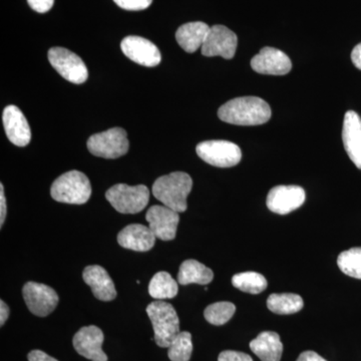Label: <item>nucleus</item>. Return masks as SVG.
Returning <instances> with one entry per match:
<instances>
[{
	"label": "nucleus",
	"instance_id": "1",
	"mask_svg": "<svg viewBox=\"0 0 361 361\" xmlns=\"http://www.w3.org/2000/svg\"><path fill=\"white\" fill-rule=\"evenodd\" d=\"M223 122L237 126H259L271 118L269 104L257 97H241L223 104L218 111Z\"/></svg>",
	"mask_w": 361,
	"mask_h": 361
},
{
	"label": "nucleus",
	"instance_id": "2",
	"mask_svg": "<svg viewBox=\"0 0 361 361\" xmlns=\"http://www.w3.org/2000/svg\"><path fill=\"white\" fill-rule=\"evenodd\" d=\"M193 180L184 172H174L161 176L153 185V194L161 202L178 213L187 210V197L191 193Z\"/></svg>",
	"mask_w": 361,
	"mask_h": 361
},
{
	"label": "nucleus",
	"instance_id": "3",
	"mask_svg": "<svg viewBox=\"0 0 361 361\" xmlns=\"http://www.w3.org/2000/svg\"><path fill=\"white\" fill-rule=\"evenodd\" d=\"M51 195L56 202L82 205L90 200L92 186L84 173L70 171L52 183Z\"/></svg>",
	"mask_w": 361,
	"mask_h": 361
},
{
	"label": "nucleus",
	"instance_id": "4",
	"mask_svg": "<svg viewBox=\"0 0 361 361\" xmlns=\"http://www.w3.org/2000/svg\"><path fill=\"white\" fill-rule=\"evenodd\" d=\"M147 313L152 324L157 345L169 348L180 334V320L175 308L170 303L159 300L149 304Z\"/></svg>",
	"mask_w": 361,
	"mask_h": 361
},
{
	"label": "nucleus",
	"instance_id": "5",
	"mask_svg": "<svg viewBox=\"0 0 361 361\" xmlns=\"http://www.w3.org/2000/svg\"><path fill=\"white\" fill-rule=\"evenodd\" d=\"M106 198L118 212L137 214L148 205L149 192L145 185L116 184L106 191Z\"/></svg>",
	"mask_w": 361,
	"mask_h": 361
},
{
	"label": "nucleus",
	"instance_id": "6",
	"mask_svg": "<svg viewBox=\"0 0 361 361\" xmlns=\"http://www.w3.org/2000/svg\"><path fill=\"white\" fill-rule=\"evenodd\" d=\"M129 147L127 132L122 128H113L106 132L92 135L87 140L90 153L99 158H120L128 153Z\"/></svg>",
	"mask_w": 361,
	"mask_h": 361
},
{
	"label": "nucleus",
	"instance_id": "7",
	"mask_svg": "<svg viewBox=\"0 0 361 361\" xmlns=\"http://www.w3.org/2000/svg\"><path fill=\"white\" fill-rule=\"evenodd\" d=\"M196 152L202 160L218 168L234 167L242 159L241 149L236 144L222 140L202 142Z\"/></svg>",
	"mask_w": 361,
	"mask_h": 361
},
{
	"label": "nucleus",
	"instance_id": "8",
	"mask_svg": "<svg viewBox=\"0 0 361 361\" xmlns=\"http://www.w3.org/2000/svg\"><path fill=\"white\" fill-rule=\"evenodd\" d=\"M47 56L52 68L68 82L80 85L87 80L89 71L78 54L65 47H52Z\"/></svg>",
	"mask_w": 361,
	"mask_h": 361
},
{
	"label": "nucleus",
	"instance_id": "9",
	"mask_svg": "<svg viewBox=\"0 0 361 361\" xmlns=\"http://www.w3.org/2000/svg\"><path fill=\"white\" fill-rule=\"evenodd\" d=\"M23 298L30 312L40 317L51 314L59 304V295L47 285L27 282L23 286Z\"/></svg>",
	"mask_w": 361,
	"mask_h": 361
},
{
	"label": "nucleus",
	"instance_id": "10",
	"mask_svg": "<svg viewBox=\"0 0 361 361\" xmlns=\"http://www.w3.org/2000/svg\"><path fill=\"white\" fill-rule=\"evenodd\" d=\"M238 39L237 35L224 25H214L202 47V54L208 58L221 56L225 59L234 58Z\"/></svg>",
	"mask_w": 361,
	"mask_h": 361
},
{
	"label": "nucleus",
	"instance_id": "11",
	"mask_svg": "<svg viewBox=\"0 0 361 361\" xmlns=\"http://www.w3.org/2000/svg\"><path fill=\"white\" fill-rule=\"evenodd\" d=\"M305 198V191L301 187L277 186L270 190L266 204L271 212L287 215L302 206Z\"/></svg>",
	"mask_w": 361,
	"mask_h": 361
},
{
	"label": "nucleus",
	"instance_id": "12",
	"mask_svg": "<svg viewBox=\"0 0 361 361\" xmlns=\"http://www.w3.org/2000/svg\"><path fill=\"white\" fill-rule=\"evenodd\" d=\"M121 49L127 58L137 65L153 68L161 61V52L157 45L144 37L135 35L125 37L121 44Z\"/></svg>",
	"mask_w": 361,
	"mask_h": 361
},
{
	"label": "nucleus",
	"instance_id": "13",
	"mask_svg": "<svg viewBox=\"0 0 361 361\" xmlns=\"http://www.w3.org/2000/svg\"><path fill=\"white\" fill-rule=\"evenodd\" d=\"M146 219L157 238L163 241L175 239L180 222L179 213L167 206H152L147 212Z\"/></svg>",
	"mask_w": 361,
	"mask_h": 361
},
{
	"label": "nucleus",
	"instance_id": "14",
	"mask_svg": "<svg viewBox=\"0 0 361 361\" xmlns=\"http://www.w3.org/2000/svg\"><path fill=\"white\" fill-rule=\"evenodd\" d=\"M254 71L262 75H284L292 68L290 59L274 47H263L251 61Z\"/></svg>",
	"mask_w": 361,
	"mask_h": 361
},
{
	"label": "nucleus",
	"instance_id": "15",
	"mask_svg": "<svg viewBox=\"0 0 361 361\" xmlns=\"http://www.w3.org/2000/svg\"><path fill=\"white\" fill-rule=\"evenodd\" d=\"M73 342L78 355L92 361H108V356L102 349L104 334L99 327L94 325L82 327L75 334Z\"/></svg>",
	"mask_w": 361,
	"mask_h": 361
},
{
	"label": "nucleus",
	"instance_id": "16",
	"mask_svg": "<svg viewBox=\"0 0 361 361\" xmlns=\"http://www.w3.org/2000/svg\"><path fill=\"white\" fill-rule=\"evenodd\" d=\"M4 130L9 141L18 147L27 146L32 140V132L23 111L16 106H7L4 111Z\"/></svg>",
	"mask_w": 361,
	"mask_h": 361
},
{
	"label": "nucleus",
	"instance_id": "17",
	"mask_svg": "<svg viewBox=\"0 0 361 361\" xmlns=\"http://www.w3.org/2000/svg\"><path fill=\"white\" fill-rule=\"evenodd\" d=\"M342 140L349 159L361 170V118L355 111H348L344 116Z\"/></svg>",
	"mask_w": 361,
	"mask_h": 361
},
{
	"label": "nucleus",
	"instance_id": "18",
	"mask_svg": "<svg viewBox=\"0 0 361 361\" xmlns=\"http://www.w3.org/2000/svg\"><path fill=\"white\" fill-rule=\"evenodd\" d=\"M157 237L149 227L141 224H130L118 233V242L130 250L146 252L155 245Z\"/></svg>",
	"mask_w": 361,
	"mask_h": 361
},
{
	"label": "nucleus",
	"instance_id": "19",
	"mask_svg": "<svg viewBox=\"0 0 361 361\" xmlns=\"http://www.w3.org/2000/svg\"><path fill=\"white\" fill-rule=\"evenodd\" d=\"M82 278L99 300L111 301L116 298L115 284L104 268L99 265L87 266L82 273Z\"/></svg>",
	"mask_w": 361,
	"mask_h": 361
},
{
	"label": "nucleus",
	"instance_id": "20",
	"mask_svg": "<svg viewBox=\"0 0 361 361\" xmlns=\"http://www.w3.org/2000/svg\"><path fill=\"white\" fill-rule=\"evenodd\" d=\"M210 30V26L202 21L185 23L178 28L176 39L185 51L193 54L202 49Z\"/></svg>",
	"mask_w": 361,
	"mask_h": 361
},
{
	"label": "nucleus",
	"instance_id": "21",
	"mask_svg": "<svg viewBox=\"0 0 361 361\" xmlns=\"http://www.w3.org/2000/svg\"><path fill=\"white\" fill-rule=\"evenodd\" d=\"M250 349L262 361H280L283 344L276 332L264 331L250 342Z\"/></svg>",
	"mask_w": 361,
	"mask_h": 361
},
{
	"label": "nucleus",
	"instance_id": "22",
	"mask_svg": "<svg viewBox=\"0 0 361 361\" xmlns=\"http://www.w3.org/2000/svg\"><path fill=\"white\" fill-rule=\"evenodd\" d=\"M214 278L213 271L194 259L184 261L180 265L178 282L182 285L210 283Z\"/></svg>",
	"mask_w": 361,
	"mask_h": 361
},
{
	"label": "nucleus",
	"instance_id": "23",
	"mask_svg": "<svg viewBox=\"0 0 361 361\" xmlns=\"http://www.w3.org/2000/svg\"><path fill=\"white\" fill-rule=\"evenodd\" d=\"M302 297L294 293L271 294L267 299L268 310L281 315L293 314L303 308Z\"/></svg>",
	"mask_w": 361,
	"mask_h": 361
},
{
	"label": "nucleus",
	"instance_id": "24",
	"mask_svg": "<svg viewBox=\"0 0 361 361\" xmlns=\"http://www.w3.org/2000/svg\"><path fill=\"white\" fill-rule=\"evenodd\" d=\"M178 291L179 288H178L177 281H175L173 277L165 271L157 273L149 282V295L157 300L174 298L177 296Z\"/></svg>",
	"mask_w": 361,
	"mask_h": 361
},
{
	"label": "nucleus",
	"instance_id": "25",
	"mask_svg": "<svg viewBox=\"0 0 361 361\" xmlns=\"http://www.w3.org/2000/svg\"><path fill=\"white\" fill-rule=\"evenodd\" d=\"M235 288L250 294H259L267 288V280L257 272H242L232 277Z\"/></svg>",
	"mask_w": 361,
	"mask_h": 361
},
{
	"label": "nucleus",
	"instance_id": "26",
	"mask_svg": "<svg viewBox=\"0 0 361 361\" xmlns=\"http://www.w3.org/2000/svg\"><path fill=\"white\" fill-rule=\"evenodd\" d=\"M337 265L348 276L361 279V247H355L339 254Z\"/></svg>",
	"mask_w": 361,
	"mask_h": 361
},
{
	"label": "nucleus",
	"instance_id": "27",
	"mask_svg": "<svg viewBox=\"0 0 361 361\" xmlns=\"http://www.w3.org/2000/svg\"><path fill=\"white\" fill-rule=\"evenodd\" d=\"M168 348V355L171 360L189 361L193 351L191 334L180 331Z\"/></svg>",
	"mask_w": 361,
	"mask_h": 361
},
{
	"label": "nucleus",
	"instance_id": "28",
	"mask_svg": "<svg viewBox=\"0 0 361 361\" xmlns=\"http://www.w3.org/2000/svg\"><path fill=\"white\" fill-rule=\"evenodd\" d=\"M236 311V306L231 302H216L211 304L204 311V316H205L207 322L213 325L225 324L229 322L234 315Z\"/></svg>",
	"mask_w": 361,
	"mask_h": 361
},
{
	"label": "nucleus",
	"instance_id": "29",
	"mask_svg": "<svg viewBox=\"0 0 361 361\" xmlns=\"http://www.w3.org/2000/svg\"><path fill=\"white\" fill-rule=\"evenodd\" d=\"M115 4L126 11H144L151 6L153 0H114Z\"/></svg>",
	"mask_w": 361,
	"mask_h": 361
},
{
	"label": "nucleus",
	"instance_id": "30",
	"mask_svg": "<svg viewBox=\"0 0 361 361\" xmlns=\"http://www.w3.org/2000/svg\"><path fill=\"white\" fill-rule=\"evenodd\" d=\"M218 361H253L250 355L240 351L225 350L220 353Z\"/></svg>",
	"mask_w": 361,
	"mask_h": 361
},
{
	"label": "nucleus",
	"instance_id": "31",
	"mask_svg": "<svg viewBox=\"0 0 361 361\" xmlns=\"http://www.w3.org/2000/svg\"><path fill=\"white\" fill-rule=\"evenodd\" d=\"M28 6L39 13H45L51 11L54 0H27Z\"/></svg>",
	"mask_w": 361,
	"mask_h": 361
},
{
	"label": "nucleus",
	"instance_id": "32",
	"mask_svg": "<svg viewBox=\"0 0 361 361\" xmlns=\"http://www.w3.org/2000/svg\"><path fill=\"white\" fill-rule=\"evenodd\" d=\"M28 361H59L42 350H32L28 353Z\"/></svg>",
	"mask_w": 361,
	"mask_h": 361
},
{
	"label": "nucleus",
	"instance_id": "33",
	"mask_svg": "<svg viewBox=\"0 0 361 361\" xmlns=\"http://www.w3.org/2000/svg\"><path fill=\"white\" fill-rule=\"evenodd\" d=\"M6 217V200L4 196V185H0V227L4 226Z\"/></svg>",
	"mask_w": 361,
	"mask_h": 361
},
{
	"label": "nucleus",
	"instance_id": "34",
	"mask_svg": "<svg viewBox=\"0 0 361 361\" xmlns=\"http://www.w3.org/2000/svg\"><path fill=\"white\" fill-rule=\"evenodd\" d=\"M296 361H326L324 358L322 357L318 353H314V351H304V353H301L299 355V357L297 358Z\"/></svg>",
	"mask_w": 361,
	"mask_h": 361
},
{
	"label": "nucleus",
	"instance_id": "35",
	"mask_svg": "<svg viewBox=\"0 0 361 361\" xmlns=\"http://www.w3.org/2000/svg\"><path fill=\"white\" fill-rule=\"evenodd\" d=\"M351 59H353V65L361 71V44L356 45L351 52Z\"/></svg>",
	"mask_w": 361,
	"mask_h": 361
},
{
	"label": "nucleus",
	"instance_id": "36",
	"mask_svg": "<svg viewBox=\"0 0 361 361\" xmlns=\"http://www.w3.org/2000/svg\"><path fill=\"white\" fill-rule=\"evenodd\" d=\"M9 308L7 304L4 300L0 301V325L4 326V323L9 317Z\"/></svg>",
	"mask_w": 361,
	"mask_h": 361
}]
</instances>
